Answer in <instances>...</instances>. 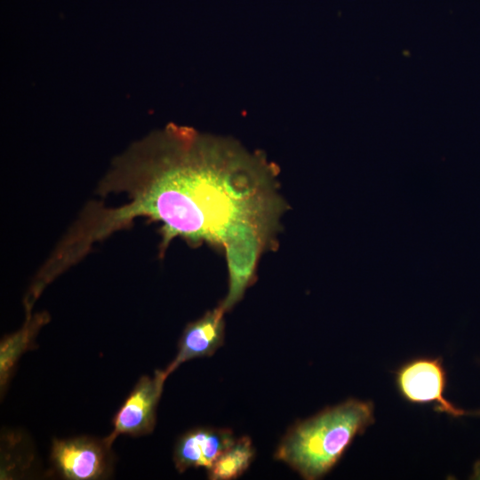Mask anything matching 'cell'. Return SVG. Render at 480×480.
Here are the masks:
<instances>
[{"label": "cell", "mask_w": 480, "mask_h": 480, "mask_svg": "<svg viewBox=\"0 0 480 480\" xmlns=\"http://www.w3.org/2000/svg\"><path fill=\"white\" fill-rule=\"evenodd\" d=\"M120 193L126 202L116 207L84 206L56 245L64 261L76 265L94 244L138 218L160 223L163 255L177 237L223 249L247 223L276 234L287 209L276 169L262 155L176 125L149 134L113 161L97 194Z\"/></svg>", "instance_id": "cell-1"}, {"label": "cell", "mask_w": 480, "mask_h": 480, "mask_svg": "<svg viewBox=\"0 0 480 480\" xmlns=\"http://www.w3.org/2000/svg\"><path fill=\"white\" fill-rule=\"evenodd\" d=\"M373 423L372 402L348 399L297 422L281 440L275 458L304 479H319L336 465L354 438Z\"/></svg>", "instance_id": "cell-2"}, {"label": "cell", "mask_w": 480, "mask_h": 480, "mask_svg": "<svg viewBox=\"0 0 480 480\" xmlns=\"http://www.w3.org/2000/svg\"><path fill=\"white\" fill-rule=\"evenodd\" d=\"M276 234L255 224H245L223 246L228 272V292L220 303L227 312L244 297L252 284L261 253L274 247Z\"/></svg>", "instance_id": "cell-3"}, {"label": "cell", "mask_w": 480, "mask_h": 480, "mask_svg": "<svg viewBox=\"0 0 480 480\" xmlns=\"http://www.w3.org/2000/svg\"><path fill=\"white\" fill-rule=\"evenodd\" d=\"M395 380L398 392L411 404H433L436 412L452 417L470 415L444 397L447 374L441 357L412 358L396 370Z\"/></svg>", "instance_id": "cell-4"}, {"label": "cell", "mask_w": 480, "mask_h": 480, "mask_svg": "<svg viewBox=\"0 0 480 480\" xmlns=\"http://www.w3.org/2000/svg\"><path fill=\"white\" fill-rule=\"evenodd\" d=\"M50 459L57 473L68 480L105 479L111 475L114 466L111 447L104 439L87 436L54 438Z\"/></svg>", "instance_id": "cell-5"}, {"label": "cell", "mask_w": 480, "mask_h": 480, "mask_svg": "<svg viewBox=\"0 0 480 480\" xmlns=\"http://www.w3.org/2000/svg\"><path fill=\"white\" fill-rule=\"evenodd\" d=\"M167 377L164 370H156L154 376L140 378L113 418V429L104 438L108 446L120 435L138 437L153 432L156 407Z\"/></svg>", "instance_id": "cell-6"}, {"label": "cell", "mask_w": 480, "mask_h": 480, "mask_svg": "<svg viewBox=\"0 0 480 480\" xmlns=\"http://www.w3.org/2000/svg\"><path fill=\"white\" fill-rule=\"evenodd\" d=\"M225 310L220 304L188 324L179 340L178 353L164 370L169 376L186 361L212 356L224 343Z\"/></svg>", "instance_id": "cell-7"}, {"label": "cell", "mask_w": 480, "mask_h": 480, "mask_svg": "<svg viewBox=\"0 0 480 480\" xmlns=\"http://www.w3.org/2000/svg\"><path fill=\"white\" fill-rule=\"evenodd\" d=\"M235 440L228 428H193L178 439L173 452L174 466L180 473L192 468L208 469Z\"/></svg>", "instance_id": "cell-8"}, {"label": "cell", "mask_w": 480, "mask_h": 480, "mask_svg": "<svg viewBox=\"0 0 480 480\" xmlns=\"http://www.w3.org/2000/svg\"><path fill=\"white\" fill-rule=\"evenodd\" d=\"M49 321L46 313L32 314L26 312V320L22 328L17 332L6 336L1 341L0 349V383L1 390L12 375L17 360L27 349L32 348L34 339L40 330Z\"/></svg>", "instance_id": "cell-9"}, {"label": "cell", "mask_w": 480, "mask_h": 480, "mask_svg": "<svg viewBox=\"0 0 480 480\" xmlns=\"http://www.w3.org/2000/svg\"><path fill=\"white\" fill-rule=\"evenodd\" d=\"M255 449L248 436H242L224 451L210 467L211 480H231L243 475L252 464Z\"/></svg>", "instance_id": "cell-10"}, {"label": "cell", "mask_w": 480, "mask_h": 480, "mask_svg": "<svg viewBox=\"0 0 480 480\" xmlns=\"http://www.w3.org/2000/svg\"><path fill=\"white\" fill-rule=\"evenodd\" d=\"M470 479L480 480V460L476 461L473 467V472L470 476Z\"/></svg>", "instance_id": "cell-11"}, {"label": "cell", "mask_w": 480, "mask_h": 480, "mask_svg": "<svg viewBox=\"0 0 480 480\" xmlns=\"http://www.w3.org/2000/svg\"><path fill=\"white\" fill-rule=\"evenodd\" d=\"M470 415L480 416V410L470 412Z\"/></svg>", "instance_id": "cell-12"}]
</instances>
